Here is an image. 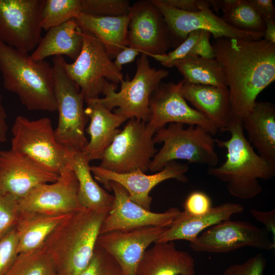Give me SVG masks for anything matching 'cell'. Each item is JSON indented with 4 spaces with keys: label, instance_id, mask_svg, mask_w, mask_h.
<instances>
[{
    "label": "cell",
    "instance_id": "4",
    "mask_svg": "<svg viewBox=\"0 0 275 275\" xmlns=\"http://www.w3.org/2000/svg\"><path fill=\"white\" fill-rule=\"evenodd\" d=\"M0 72L5 89L28 110L58 111L53 67L46 61H32L28 53L0 40Z\"/></svg>",
    "mask_w": 275,
    "mask_h": 275
},
{
    "label": "cell",
    "instance_id": "35",
    "mask_svg": "<svg viewBox=\"0 0 275 275\" xmlns=\"http://www.w3.org/2000/svg\"><path fill=\"white\" fill-rule=\"evenodd\" d=\"M78 275H123L115 260L96 245L92 258L86 268Z\"/></svg>",
    "mask_w": 275,
    "mask_h": 275
},
{
    "label": "cell",
    "instance_id": "36",
    "mask_svg": "<svg viewBox=\"0 0 275 275\" xmlns=\"http://www.w3.org/2000/svg\"><path fill=\"white\" fill-rule=\"evenodd\" d=\"M202 30L191 32L187 38L175 49L163 54L150 56L160 64L167 67H172L176 61L189 56H196V51Z\"/></svg>",
    "mask_w": 275,
    "mask_h": 275
},
{
    "label": "cell",
    "instance_id": "19",
    "mask_svg": "<svg viewBox=\"0 0 275 275\" xmlns=\"http://www.w3.org/2000/svg\"><path fill=\"white\" fill-rule=\"evenodd\" d=\"M168 227H145L100 234L96 245L117 262L123 275H135L139 264L148 246L155 242Z\"/></svg>",
    "mask_w": 275,
    "mask_h": 275
},
{
    "label": "cell",
    "instance_id": "32",
    "mask_svg": "<svg viewBox=\"0 0 275 275\" xmlns=\"http://www.w3.org/2000/svg\"><path fill=\"white\" fill-rule=\"evenodd\" d=\"M221 17L227 24L240 31L263 33L265 23L249 0H236L230 8L223 11Z\"/></svg>",
    "mask_w": 275,
    "mask_h": 275
},
{
    "label": "cell",
    "instance_id": "3",
    "mask_svg": "<svg viewBox=\"0 0 275 275\" xmlns=\"http://www.w3.org/2000/svg\"><path fill=\"white\" fill-rule=\"evenodd\" d=\"M106 215L82 208L68 214L49 235L42 246L57 275H78L86 268Z\"/></svg>",
    "mask_w": 275,
    "mask_h": 275
},
{
    "label": "cell",
    "instance_id": "40",
    "mask_svg": "<svg viewBox=\"0 0 275 275\" xmlns=\"http://www.w3.org/2000/svg\"><path fill=\"white\" fill-rule=\"evenodd\" d=\"M212 207L208 195L200 190L190 193L183 203V212L189 215L197 216L207 213Z\"/></svg>",
    "mask_w": 275,
    "mask_h": 275
},
{
    "label": "cell",
    "instance_id": "24",
    "mask_svg": "<svg viewBox=\"0 0 275 275\" xmlns=\"http://www.w3.org/2000/svg\"><path fill=\"white\" fill-rule=\"evenodd\" d=\"M194 259L176 248L174 241L155 242L147 249L135 275H195Z\"/></svg>",
    "mask_w": 275,
    "mask_h": 275
},
{
    "label": "cell",
    "instance_id": "34",
    "mask_svg": "<svg viewBox=\"0 0 275 275\" xmlns=\"http://www.w3.org/2000/svg\"><path fill=\"white\" fill-rule=\"evenodd\" d=\"M131 6L127 0H81V12L101 17L129 15Z\"/></svg>",
    "mask_w": 275,
    "mask_h": 275
},
{
    "label": "cell",
    "instance_id": "29",
    "mask_svg": "<svg viewBox=\"0 0 275 275\" xmlns=\"http://www.w3.org/2000/svg\"><path fill=\"white\" fill-rule=\"evenodd\" d=\"M68 214H46L20 211L15 226L18 237V254L41 246L49 235Z\"/></svg>",
    "mask_w": 275,
    "mask_h": 275
},
{
    "label": "cell",
    "instance_id": "11",
    "mask_svg": "<svg viewBox=\"0 0 275 275\" xmlns=\"http://www.w3.org/2000/svg\"><path fill=\"white\" fill-rule=\"evenodd\" d=\"M45 0H0V40L19 51L34 50L42 37Z\"/></svg>",
    "mask_w": 275,
    "mask_h": 275
},
{
    "label": "cell",
    "instance_id": "7",
    "mask_svg": "<svg viewBox=\"0 0 275 275\" xmlns=\"http://www.w3.org/2000/svg\"><path fill=\"white\" fill-rule=\"evenodd\" d=\"M63 56L52 59L54 88L59 113L54 129L57 141L72 150L82 151L88 144L85 127L89 118L84 108V96L79 86L67 74Z\"/></svg>",
    "mask_w": 275,
    "mask_h": 275
},
{
    "label": "cell",
    "instance_id": "46",
    "mask_svg": "<svg viewBox=\"0 0 275 275\" xmlns=\"http://www.w3.org/2000/svg\"><path fill=\"white\" fill-rule=\"evenodd\" d=\"M8 130L7 115L0 94V143L7 141Z\"/></svg>",
    "mask_w": 275,
    "mask_h": 275
},
{
    "label": "cell",
    "instance_id": "18",
    "mask_svg": "<svg viewBox=\"0 0 275 275\" xmlns=\"http://www.w3.org/2000/svg\"><path fill=\"white\" fill-rule=\"evenodd\" d=\"M188 170L187 164L176 161L168 163L160 171L152 175H147L141 171L120 174L98 166H91V172L96 181L104 186L111 181L119 183L127 191L133 202L148 210H150L152 200L149 195L151 190L157 184L169 179L187 182L188 178L185 174Z\"/></svg>",
    "mask_w": 275,
    "mask_h": 275
},
{
    "label": "cell",
    "instance_id": "9",
    "mask_svg": "<svg viewBox=\"0 0 275 275\" xmlns=\"http://www.w3.org/2000/svg\"><path fill=\"white\" fill-rule=\"evenodd\" d=\"M153 132L147 122L130 119L103 152L98 166L117 173H144L157 152Z\"/></svg>",
    "mask_w": 275,
    "mask_h": 275
},
{
    "label": "cell",
    "instance_id": "30",
    "mask_svg": "<svg viewBox=\"0 0 275 275\" xmlns=\"http://www.w3.org/2000/svg\"><path fill=\"white\" fill-rule=\"evenodd\" d=\"M174 66L182 75L186 83L227 87L222 67L215 58L189 56L175 62L172 67Z\"/></svg>",
    "mask_w": 275,
    "mask_h": 275
},
{
    "label": "cell",
    "instance_id": "6",
    "mask_svg": "<svg viewBox=\"0 0 275 275\" xmlns=\"http://www.w3.org/2000/svg\"><path fill=\"white\" fill-rule=\"evenodd\" d=\"M148 57L142 53L137 60L134 77L124 79L119 91H116V85L108 82L102 93L104 97L98 101L109 111L117 107L114 113L127 120L134 118L147 122L151 96L169 75L167 70L151 67Z\"/></svg>",
    "mask_w": 275,
    "mask_h": 275
},
{
    "label": "cell",
    "instance_id": "39",
    "mask_svg": "<svg viewBox=\"0 0 275 275\" xmlns=\"http://www.w3.org/2000/svg\"><path fill=\"white\" fill-rule=\"evenodd\" d=\"M266 260L261 253L257 254L241 263L228 266L223 275H263Z\"/></svg>",
    "mask_w": 275,
    "mask_h": 275
},
{
    "label": "cell",
    "instance_id": "28",
    "mask_svg": "<svg viewBox=\"0 0 275 275\" xmlns=\"http://www.w3.org/2000/svg\"><path fill=\"white\" fill-rule=\"evenodd\" d=\"M74 19L81 30L91 33L103 44L110 57H115L127 46L129 14L101 17L81 12Z\"/></svg>",
    "mask_w": 275,
    "mask_h": 275
},
{
    "label": "cell",
    "instance_id": "41",
    "mask_svg": "<svg viewBox=\"0 0 275 275\" xmlns=\"http://www.w3.org/2000/svg\"><path fill=\"white\" fill-rule=\"evenodd\" d=\"M175 9L189 12H198L211 7L209 0H161Z\"/></svg>",
    "mask_w": 275,
    "mask_h": 275
},
{
    "label": "cell",
    "instance_id": "17",
    "mask_svg": "<svg viewBox=\"0 0 275 275\" xmlns=\"http://www.w3.org/2000/svg\"><path fill=\"white\" fill-rule=\"evenodd\" d=\"M104 186L113 190L114 200L111 209L103 219L100 234L145 227H169L181 212L176 207L162 213L152 212L133 202L127 191L119 183L111 181Z\"/></svg>",
    "mask_w": 275,
    "mask_h": 275
},
{
    "label": "cell",
    "instance_id": "21",
    "mask_svg": "<svg viewBox=\"0 0 275 275\" xmlns=\"http://www.w3.org/2000/svg\"><path fill=\"white\" fill-rule=\"evenodd\" d=\"M181 93L185 99L213 123L218 130L226 131L233 119L227 87L193 85L183 80Z\"/></svg>",
    "mask_w": 275,
    "mask_h": 275
},
{
    "label": "cell",
    "instance_id": "22",
    "mask_svg": "<svg viewBox=\"0 0 275 275\" xmlns=\"http://www.w3.org/2000/svg\"><path fill=\"white\" fill-rule=\"evenodd\" d=\"M86 102L85 112L90 120L86 131L90 140L82 152L90 161L100 159L104 151L120 131L119 127L128 120L106 108L98 98Z\"/></svg>",
    "mask_w": 275,
    "mask_h": 275
},
{
    "label": "cell",
    "instance_id": "31",
    "mask_svg": "<svg viewBox=\"0 0 275 275\" xmlns=\"http://www.w3.org/2000/svg\"><path fill=\"white\" fill-rule=\"evenodd\" d=\"M56 274L51 257L42 245L26 253L19 254L4 275H53Z\"/></svg>",
    "mask_w": 275,
    "mask_h": 275
},
{
    "label": "cell",
    "instance_id": "8",
    "mask_svg": "<svg viewBox=\"0 0 275 275\" xmlns=\"http://www.w3.org/2000/svg\"><path fill=\"white\" fill-rule=\"evenodd\" d=\"M11 149L22 153L59 175L70 162L72 152L57 141L51 120L18 115L12 127Z\"/></svg>",
    "mask_w": 275,
    "mask_h": 275
},
{
    "label": "cell",
    "instance_id": "37",
    "mask_svg": "<svg viewBox=\"0 0 275 275\" xmlns=\"http://www.w3.org/2000/svg\"><path fill=\"white\" fill-rule=\"evenodd\" d=\"M19 212L18 200L0 190V237L15 227Z\"/></svg>",
    "mask_w": 275,
    "mask_h": 275
},
{
    "label": "cell",
    "instance_id": "23",
    "mask_svg": "<svg viewBox=\"0 0 275 275\" xmlns=\"http://www.w3.org/2000/svg\"><path fill=\"white\" fill-rule=\"evenodd\" d=\"M243 206L238 203L227 202L212 207L206 213L191 216L181 211L172 224L158 237L155 242H167L177 240L194 242L200 234L221 222L243 211Z\"/></svg>",
    "mask_w": 275,
    "mask_h": 275
},
{
    "label": "cell",
    "instance_id": "49",
    "mask_svg": "<svg viewBox=\"0 0 275 275\" xmlns=\"http://www.w3.org/2000/svg\"><path fill=\"white\" fill-rule=\"evenodd\" d=\"M195 275H196V274H195Z\"/></svg>",
    "mask_w": 275,
    "mask_h": 275
},
{
    "label": "cell",
    "instance_id": "27",
    "mask_svg": "<svg viewBox=\"0 0 275 275\" xmlns=\"http://www.w3.org/2000/svg\"><path fill=\"white\" fill-rule=\"evenodd\" d=\"M89 162L82 151L72 150L70 163L78 182L79 202L82 208L107 214L113 206L114 195L99 186Z\"/></svg>",
    "mask_w": 275,
    "mask_h": 275
},
{
    "label": "cell",
    "instance_id": "12",
    "mask_svg": "<svg viewBox=\"0 0 275 275\" xmlns=\"http://www.w3.org/2000/svg\"><path fill=\"white\" fill-rule=\"evenodd\" d=\"M270 235L265 228L229 219L204 231L190 246L195 252L209 253H229L246 246L270 251L275 248Z\"/></svg>",
    "mask_w": 275,
    "mask_h": 275
},
{
    "label": "cell",
    "instance_id": "44",
    "mask_svg": "<svg viewBox=\"0 0 275 275\" xmlns=\"http://www.w3.org/2000/svg\"><path fill=\"white\" fill-rule=\"evenodd\" d=\"M264 19L275 20V7L271 0H249Z\"/></svg>",
    "mask_w": 275,
    "mask_h": 275
},
{
    "label": "cell",
    "instance_id": "47",
    "mask_svg": "<svg viewBox=\"0 0 275 275\" xmlns=\"http://www.w3.org/2000/svg\"><path fill=\"white\" fill-rule=\"evenodd\" d=\"M265 28L263 39L275 44V20L264 19Z\"/></svg>",
    "mask_w": 275,
    "mask_h": 275
},
{
    "label": "cell",
    "instance_id": "5",
    "mask_svg": "<svg viewBox=\"0 0 275 275\" xmlns=\"http://www.w3.org/2000/svg\"><path fill=\"white\" fill-rule=\"evenodd\" d=\"M155 144L162 147L153 157L149 170L159 171L168 163L178 159L189 163L217 166L219 158L215 151V140L202 127L181 123H170L156 131L153 135Z\"/></svg>",
    "mask_w": 275,
    "mask_h": 275
},
{
    "label": "cell",
    "instance_id": "13",
    "mask_svg": "<svg viewBox=\"0 0 275 275\" xmlns=\"http://www.w3.org/2000/svg\"><path fill=\"white\" fill-rule=\"evenodd\" d=\"M162 14L168 24L172 47H177L196 30L209 32L215 39L228 38L248 40H258L263 33H251L240 31L227 24L210 9L189 12L169 6L161 0H153Z\"/></svg>",
    "mask_w": 275,
    "mask_h": 275
},
{
    "label": "cell",
    "instance_id": "20",
    "mask_svg": "<svg viewBox=\"0 0 275 275\" xmlns=\"http://www.w3.org/2000/svg\"><path fill=\"white\" fill-rule=\"evenodd\" d=\"M59 175L11 149L0 151V190L17 200L36 186L52 183Z\"/></svg>",
    "mask_w": 275,
    "mask_h": 275
},
{
    "label": "cell",
    "instance_id": "14",
    "mask_svg": "<svg viewBox=\"0 0 275 275\" xmlns=\"http://www.w3.org/2000/svg\"><path fill=\"white\" fill-rule=\"evenodd\" d=\"M183 80L160 84L151 96L148 126L154 132L167 124L199 126L212 135L218 129L199 112L191 107L181 93Z\"/></svg>",
    "mask_w": 275,
    "mask_h": 275
},
{
    "label": "cell",
    "instance_id": "42",
    "mask_svg": "<svg viewBox=\"0 0 275 275\" xmlns=\"http://www.w3.org/2000/svg\"><path fill=\"white\" fill-rule=\"evenodd\" d=\"M250 212L255 219L264 225L275 242V210L264 211L253 208Z\"/></svg>",
    "mask_w": 275,
    "mask_h": 275
},
{
    "label": "cell",
    "instance_id": "43",
    "mask_svg": "<svg viewBox=\"0 0 275 275\" xmlns=\"http://www.w3.org/2000/svg\"><path fill=\"white\" fill-rule=\"evenodd\" d=\"M211 35V34L209 32L202 30L196 51V56L206 59L215 58L212 44L210 42Z\"/></svg>",
    "mask_w": 275,
    "mask_h": 275
},
{
    "label": "cell",
    "instance_id": "15",
    "mask_svg": "<svg viewBox=\"0 0 275 275\" xmlns=\"http://www.w3.org/2000/svg\"><path fill=\"white\" fill-rule=\"evenodd\" d=\"M127 46L148 56L163 54L172 47L169 29L153 0H142L131 6Z\"/></svg>",
    "mask_w": 275,
    "mask_h": 275
},
{
    "label": "cell",
    "instance_id": "1",
    "mask_svg": "<svg viewBox=\"0 0 275 275\" xmlns=\"http://www.w3.org/2000/svg\"><path fill=\"white\" fill-rule=\"evenodd\" d=\"M212 44L229 91L233 119L242 120L275 79V44L264 39L219 38Z\"/></svg>",
    "mask_w": 275,
    "mask_h": 275
},
{
    "label": "cell",
    "instance_id": "16",
    "mask_svg": "<svg viewBox=\"0 0 275 275\" xmlns=\"http://www.w3.org/2000/svg\"><path fill=\"white\" fill-rule=\"evenodd\" d=\"M78 184L69 164L54 182L41 184L18 200L20 211L46 214H66L81 209Z\"/></svg>",
    "mask_w": 275,
    "mask_h": 275
},
{
    "label": "cell",
    "instance_id": "33",
    "mask_svg": "<svg viewBox=\"0 0 275 275\" xmlns=\"http://www.w3.org/2000/svg\"><path fill=\"white\" fill-rule=\"evenodd\" d=\"M81 13V0H45L42 29L48 31L74 19Z\"/></svg>",
    "mask_w": 275,
    "mask_h": 275
},
{
    "label": "cell",
    "instance_id": "45",
    "mask_svg": "<svg viewBox=\"0 0 275 275\" xmlns=\"http://www.w3.org/2000/svg\"><path fill=\"white\" fill-rule=\"evenodd\" d=\"M140 53L141 52L136 49L126 46L117 53L113 62L116 67L121 70L122 67L124 65L133 61Z\"/></svg>",
    "mask_w": 275,
    "mask_h": 275
},
{
    "label": "cell",
    "instance_id": "26",
    "mask_svg": "<svg viewBox=\"0 0 275 275\" xmlns=\"http://www.w3.org/2000/svg\"><path fill=\"white\" fill-rule=\"evenodd\" d=\"M82 44V31L75 19H72L48 30L30 56L34 61H43L52 56L64 55L75 61Z\"/></svg>",
    "mask_w": 275,
    "mask_h": 275
},
{
    "label": "cell",
    "instance_id": "10",
    "mask_svg": "<svg viewBox=\"0 0 275 275\" xmlns=\"http://www.w3.org/2000/svg\"><path fill=\"white\" fill-rule=\"evenodd\" d=\"M81 31V50L73 63L65 61L64 68L68 76L79 86L87 101L99 98L109 81L117 85L124 78L103 44L91 33Z\"/></svg>",
    "mask_w": 275,
    "mask_h": 275
},
{
    "label": "cell",
    "instance_id": "2",
    "mask_svg": "<svg viewBox=\"0 0 275 275\" xmlns=\"http://www.w3.org/2000/svg\"><path fill=\"white\" fill-rule=\"evenodd\" d=\"M226 131L231 134L228 140H215L218 147L226 149V160L219 167H209L207 173L224 182L231 196L253 198L263 190L258 179L274 177L275 162L255 151L244 135L242 120L233 119Z\"/></svg>",
    "mask_w": 275,
    "mask_h": 275
},
{
    "label": "cell",
    "instance_id": "25",
    "mask_svg": "<svg viewBox=\"0 0 275 275\" xmlns=\"http://www.w3.org/2000/svg\"><path fill=\"white\" fill-rule=\"evenodd\" d=\"M248 141L263 157L275 162V106L268 101H256L243 118Z\"/></svg>",
    "mask_w": 275,
    "mask_h": 275
},
{
    "label": "cell",
    "instance_id": "48",
    "mask_svg": "<svg viewBox=\"0 0 275 275\" xmlns=\"http://www.w3.org/2000/svg\"><path fill=\"white\" fill-rule=\"evenodd\" d=\"M53 275H57V274H53Z\"/></svg>",
    "mask_w": 275,
    "mask_h": 275
},
{
    "label": "cell",
    "instance_id": "38",
    "mask_svg": "<svg viewBox=\"0 0 275 275\" xmlns=\"http://www.w3.org/2000/svg\"><path fill=\"white\" fill-rule=\"evenodd\" d=\"M18 255V237L14 227L0 237V275L7 272Z\"/></svg>",
    "mask_w": 275,
    "mask_h": 275
}]
</instances>
